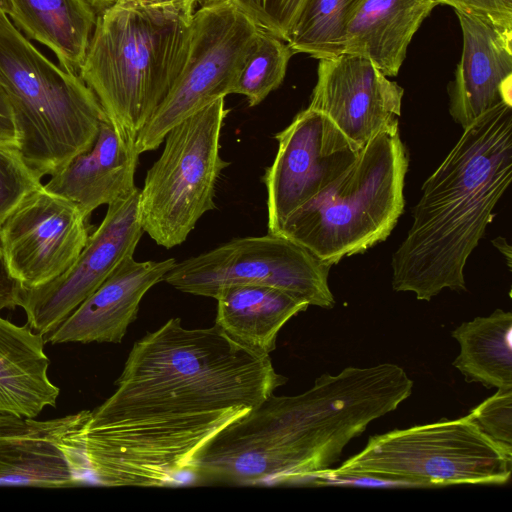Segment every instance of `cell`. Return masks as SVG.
<instances>
[{
  "label": "cell",
  "instance_id": "obj_1",
  "mask_svg": "<svg viewBox=\"0 0 512 512\" xmlns=\"http://www.w3.org/2000/svg\"><path fill=\"white\" fill-rule=\"evenodd\" d=\"M286 381L269 354L216 325L190 329L171 318L134 343L114 393L65 441L84 483L192 484L204 446Z\"/></svg>",
  "mask_w": 512,
  "mask_h": 512
},
{
  "label": "cell",
  "instance_id": "obj_26",
  "mask_svg": "<svg viewBox=\"0 0 512 512\" xmlns=\"http://www.w3.org/2000/svg\"><path fill=\"white\" fill-rule=\"evenodd\" d=\"M16 148L0 146V227L18 205L42 184Z\"/></svg>",
  "mask_w": 512,
  "mask_h": 512
},
{
  "label": "cell",
  "instance_id": "obj_2",
  "mask_svg": "<svg viewBox=\"0 0 512 512\" xmlns=\"http://www.w3.org/2000/svg\"><path fill=\"white\" fill-rule=\"evenodd\" d=\"M392 363L324 374L298 395H269L217 436L220 462L239 485H287L318 479L345 446L412 393Z\"/></svg>",
  "mask_w": 512,
  "mask_h": 512
},
{
  "label": "cell",
  "instance_id": "obj_34",
  "mask_svg": "<svg viewBox=\"0 0 512 512\" xmlns=\"http://www.w3.org/2000/svg\"><path fill=\"white\" fill-rule=\"evenodd\" d=\"M8 12V0H0V15Z\"/></svg>",
  "mask_w": 512,
  "mask_h": 512
},
{
  "label": "cell",
  "instance_id": "obj_20",
  "mask_svg": "<svg viewBox=\"0 0 512 512\" xmlns=\"http://www.w3.org/2000/svg\"><path fill=\"white\" fill-rule=\"evenodd\" d=\"M44 336L0 316V413L36 418L60 394L48 376Z\"/></svg>",
  "mask_w": 512,
  "mask_h": 512
},
{
  "label": "cell",
  "instance_id": "obj_5",
  "mask_svg": "<svg viewBox=\"0 0 512 512\" xmlns=\"http://www.w3.org/2000/svg\"><path fill=\"white\" fill-rule=\"evenodd\" d=\"M0 84L13 109L20 154L40 177L90 149L107 116L79 74L41 53L0 15Z\"/></svg>",
  "mask_w": 512,
  "mask_h": 512
},
{
  "label": "cell",
  "instance_id": "obj_4",
  "mask_svg": "<svg viewBox=\"0 0 512 512\" xmlns=\"http://www.w3.org/2000/svg\"><path fill=\"white\" fill-rule=\"evenodd\" d=\"M195 2L117 0L97 14L79 76L135 148L184 66Z\"/></svg>",
  "mask_w": 512,
  "mask_h": 512
},
{
  "label": "cell",
  "instance_id": "obj_25",
  "mask_svg": "<svg viewBox=\"0 0 512 512\" xmlns=\"http://www.w3.org/2000/svg\"><path fill=\"white\" fill-rule=\"evenodd\" d=\"M293 54L286 41L262 30L236 75L231 94L245 96L250 107L260 104L282 84Z\"/></svg>",
  "mask_w": 512,
  "mask_h": 512
},
{
  "label": "cell",
  "instance_id": "obj_36",
  "mask_svg": "<svg viewBox=\"0 0 512 512\" xmlns=\"http://www.w3.org/2000/svg\"><path fill=\"white\" fill-rule=\"evenodd\" d=\"M202 1H205V2H207V1H214V0H202Z\"/></svg>",
  "mask_w": 512,
  "mask_h": 512
},
{
  "label": "cell",
  "instance_id": "obj_35",
  "mask_svg": "<svg viewBox=\"0 0 512 512\" xmlns=\"http://www.w3.org/2000/svg\"><path fill=\"white\" fill-rule=\"evenodd\" d=\"M138 1H142V2H162V1H167V0H138Z\"/></svg>",
  "mask_w": 512,
  "mask_h": 512
},
{
  "label": "cell",
  "instance_id": "obj_27",
  "mask_svg": "<svg viewBox=\"0 0 512 512\" xmlns=\"http://www.w3.org/2000/svg\"><path fill=\"white\" fill-rule=\"evenodd\" d=\"M264 31L286 41L307 0H236Z\"/></svg>",
  "mask_w": 512,
  "mask_h": 512
},
{
  "label": "cell",
  "instance_id": "obj_32",
  "mask_svg": "<svg viewBox=\"0 0 512 512\" xmlns=\"http://www.w3.org/2000/svg\"><path fill=\"white\" fill-rule=\"evenodd\" d=\"M493 245L499 249V251L504 254L507 258L508 267H511V247L507 243L505 238L498 237L492 240Z\"/></svg>",
  "mask_w": 512,
  "mask_h": 512
},
{
  "label": "cell",
  "instance_id": "obj_12",
  "mask_svg": "<svg viewBox=\"0 0 512 512\" xmlns=\"http://www.w3.org/2000/svg\"><path fill=\"white\" fill-rule=\"evenodd\" d=\"M140 190L108 205L106 214L72 266L54 280L23 288L19 307L34 332L54 331L127 257L134 256L144 233L139 212Z\"/></svg>",
  "mask_w": 512,
  "mask_h": 512
},
{
  "label": "cell",
  "instance_id": "obj_3",
  "mask_svg": "<svg viewBox=\"0 0 512 512\" xmlns=\"http://www.w3.org/2000/svg\"><path fill=\"white\" fill-rule=\"evenodd\" d=\"M512 178V107L501 106L463 129L427 178L413 222L392 255V288L430 301L466 290L464 268Z\"/></svg>",
  "mask_w": 512,
  "mask_h": 512
},
{
  "label": "cell",
  "instance_id": "obj_11",
  "mask_svg": "<svg viewBox=\"0 0 512 512\" xmlns=\"http://www.w3.org/2000/svg\"><path fill=\"white\" fill-rule=\"evenodd\" d=\"M278 151L262 177L268 233L343 174L361 149L323 113L307 107L275 135Z\"/></svg>",
  "mask_w": 512,
  "mask_h": 512
},
{
  "label": "cell",
  "instance_id": "obj_22",
  "mask_svg": "<svg viewBox=\"0 0 512 512\" xmlns=\"http://www.w3.org/2000/svg\"><path fill=\"white\" fill-rule=\"evenodd\" d=\"M7 16L26 38L48 47L61 68L79 74L97 19L85 0H8Z\"/></svg>",
  "mask_w": 512,
  "mask_h": 512
},
{
  "label": "cell",
  "instance_id": "obj_16",
  "mask_svg": "<svg viewBox=\"0 0 512 512\" xmlns=\"http://www.w3.org/2000/svg\"><path fill=\"white\" fill-rule=\"evenodd\" d=\"M91 410L50 420L0 413V485L72 488L83 485L79 460L65 436Z\"/></svg>",
  "mask_w": 512,
  "mask_h": 512
},
{
  "label": "cell",
  "instance_id": "obj_10",
  "mask_svg": "<svg viewBox=\"0 0 512 512\" xmlns=\"http://www.w3.org/2000/svg\"><path fill=\"white\" fill-rule=\"evenodd\" d=\"M331 265L281 235L236 238L210 251L175 263L163 278L177 290L215 298L231 285L279 288L309 305H335L329 288Z\"/></svg>",
  "mask_w": 512,
  "mask_h": 512
},
{
  "label": "cell",
  "instance_id": "obj_33",
  "mask_svg": "<svg viewBox=\"0 0 512 512\" xmlns=\"http://www.w3.org/2000/svg\"><path fill=\"white\" fill-rule=\"evenodd\" d=\"M97 14L112 6L117 0H85Z\"/></svg>",
  "mask_w": 512,
  "mask_h": 512
},
{
  "label": "cell",
  "instance_id": "obj_29",
  "mask_svg": "<svg viewBox=\"0 0 512 512\" xmlns=\"http://www.w3.org/2000/svg\"><path fill=\"white\" fill-rule=\"evenodd\" d=\"M438 5H448L455 11L477 14L497 22L512 25V0H434Z\"/></svg>",
  "mask_w": 512,
  "mask_h": 512
},
{
  "label": "cell",
  "instance_id": "obj_14",
  "mask_svg": "<svg viewBox=\"0 0 512 512\" xmlns=\"http://www.w3.org/2000/svg\"><path fill=\"white\" fill-rule=\"evenodd\" d=\"M404 90L368 59L342 53L319 60L309 108L326 115L363 147L380 132L399 126Z\"/></svg>",
  "mask_w": 512,
  "mask_h": 512
},
{
  "label": "cell",
  "instance_id": "obj_28",
  "mask_svg": "<svg viewBox=\"0 0 512 512\" xmlns=\"http://www.w3.org/2000/svg\"><path fill=\"white\" fill-rule=\"evenodd\" d=\"M469 414L490 438L512 446V390H498Z\"/></svg>",
  "mask_w": 512,
  "mask_h": 512
},
{
  "label": "cell",
  "instance_id": "obj_19",
  "mask_svg": "<svg viewBox=\"0 0 512 512\" xmlns=\"http://www.w3.org/2000/svg\"><path fill=\"white\" fill-rule=\"evenodd\" d=\"M438 4L434 0H362L346 28L343 53L370 60L387 77H395L422 22Z\"/></svg>",
  "mask_w": 512,
  "mask_h": 512
},
{
  "label": "cell",
  "instance_id": "obj_17",
  "mask_svg": "<svg viewBox=\"0 0 512 512\" xmlns=\"http://www.w3.org/2000/svg\"><path fill=\"white\" fill-rule=\"evenodd\" d=\"M176 260L136 261L124 259L107 279L54 331L45 344L120 343L136 319L140 302L148 290L163 281Z\"/></svg>",
  "mask_w": 512,
  "mask_h": 512
},
{
  "label": "cell",
  "instance_id": "obj_21",
  "mask_svg": "<svg viewBox=\"0 0 512 512\" xmlns=\"http://www.w3.org/2000/svg\"><path fill=\"white\" fill-rule=\"evenodd\" d=\"M214 299V325L239 344L263 354L276 348L281 328L309 306L290 292L263 285L227 286Z\"/></svg>",
  "mask_w": 512,
  "mask_h": 512
},
{
  "label": "cell",
  "instance_id": "obj_30",
  "mask_svg": "<svg viewBox=\"0 0 512 512\" xmlns=\"http://www.w3.org/2000/svg\"><path fill=\"white\" fill-rule=\"evenodd\" d=\"M0 146L19 150L20 139L8 96L0 84Z\"/></svg>",
  "mask_w": 512,
  "mask_h": 512
},
{
  "label": "cell",
  "instance_id": "obj_15",
  "mask_svg": "<svg viewBox=\"0 0 512 512\" xmlns=\"http://www.w3.org/2000/svg\"><path fill=\"white\" fill-rule=\"evenodd\" d=\"M462 53L449 84V113L463 129L501 106L512 107V25L455 11Z\"/></svg>",
  "mask_w": 512,
  "mask_h": 512
},
{
  "label": "cell",
  "instance_id": "obj_18",
  "mask_svg": "<svg viewBox=\"0 0 512 512\" xmlns=\"http://www.w3.org/2000/svg\"><path fill=\"white\" fill-rule=\"evenodd\" d=\"M139 156L107 118L101 122L93 146L51 176L44 188L73 201L88 218L99 206L109 205L136 188Z\"/></svg>",
  "mask_w": 512,
  "mask_h": 512
},
{
  "label": "cell",
  "instance_id": "obj_31",
  "mask_svg": "<svg viewBox=\"0 0 512 512\" xmlns=\"http://www.w3.org/2000/svg\"><path fill=\"white\" fill-rule=\"evenodd\" d=\"M22 290L23 286L11 275L0 249V311L19 306Z\"/></svg>",
  "mask_w": 512,
  "mask_h": 512
},
{
  "label": "cell",
  "instance_id": "obj_9",
  "mask_svg": "<svg viewBox=\"0 0 512 512\" xmlns=\"http://www.w3.org/2000/svg\"><path fill=\"white\" fill-rule=\"evenodd\" d=\"M261 31L236 0L207 1L194 11L184 66L140 132L137 152L157 149L174 126L231 94L236 75Z\"/></svg>",
  "mask_w": 512,
  "mask_h": 512
},
{
  "label": "cell",
  "instance_id": "obj_7",
  "mask_svg": "<svg viewBox=\"0 0 512 512\" xmlns=\"http://www.w3.org/2000/svg\"><path fill=\"white\" fill-rule=\"evenodd\" d=\"M512 446L485 434L468 414L370 437L362 451L318 477L371 478L419 486L504 484Z\"/></svg>",
  "mask_w": 512,
  "mask_h": 512
},
{
  "label": "cell",
  "instance_id": "obj_23",
  "mask_svg": "<svg viewBox=\"0 0 512 512\" xmlns=\"http://www.w3.org/2000/svg\"><path fill=\"white\" fill-rule=\"evenodd\" d=\"M460 344L453 365L467 382L512 390V313L501 309L463 322L452 331Z\"/></svg>",
  "mask_w": 512,
  "mask_h": 512
},
{
  "label": "cell",
  "instance_id": "obj_8",
  "mask_svg": "<svg viewBox=\"0 0 512 512\" xmlns=\"http://www.w3.org/2000/svg\"><path fill=\"white\" fill-rule=\"evenodd\" d=\"M228 113L224 98H218L166 134L139 195L142 228L159 246L181 245L198 220L215 208V185L229 165L220 156Z\"/></svg>",
  "mask_w": 512,
  "mask_h": 512
},
{
  "label": "cell",
  "instance_id": "obj_6",
  "mask_svg": "<svg viewBox=\"0 0 512 512\" xmlns=\"http://www.w3.org/2000/svg\"><path fill=\"white\" fill-rule=\"evenodd\" d=\"M409 157L399 126L361 149L355 162L282 224L281 235L337 264L386 240L404 210Z\"/></svg>",
  "mask_w": 512,
  "mask_h": 512
},
{
  "label": "cell",
  "instance_id": "obj_13",
  "mask_svg": "<svg viewBox=\"0 0 512 512\" xmlns=\"http://www.w3.org/2000/svg\"><path fill=\"white\" fill-rule=\"evenodd\" d=\"M87 217L44 184L31 192L0 227L5 263L23 288L42 286L76 261L89 238Z\"/></svg>",
  "mask_w": 512,
  "mask_h": 512
},
{
  "label": "cell",
  "instance_id": "obj_24",
  "mask_svg": "<svg viewBox=\"0 0 512 512\" xmlns=\"http://www.w3.org/2000/svg\"><path fill=\"white\" fill-rule=\"evenodd\" d=\"M362 0H307L286 42L321 60L343 53L348 23Z\"/></svg>",
  "mask_w": 512,
  "mask_h": 512
}]
</instances>
